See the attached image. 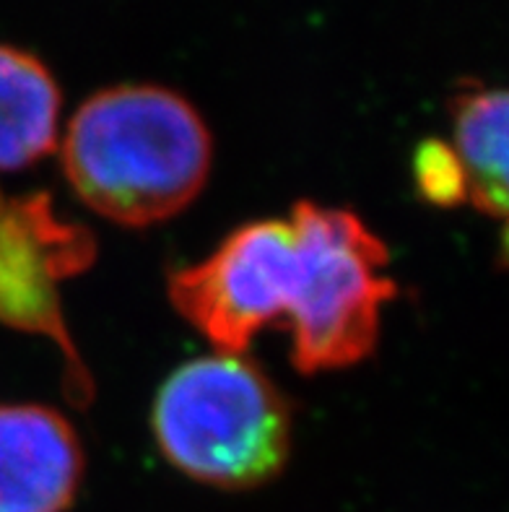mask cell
<instances>
[{
    "label": "cell",
    "mask_w": 509,
    "mask_h": 512,
    "mask_svg": "<svg viewBox=\"0 0 509 512\" xmlns=\"http://www.w3.org/2000/svg\"><path fill=\"white\" fill-rule=\"evenodd\" d=\"M289 221L297 234L291 362L304 375L354 367L374 351L382 307L398 294L387 245L346 208L299 201Z\"/></svg>",
    "instance_id": "obj_3"
},
{
    "label": "cell",
    "mask_w": 509,
    "mask_h": 512,
    "mask_svg": "<svg viewBox=\"0 0 509 512\" xmlns=\"http://www.w3.org/2000/svg\"><path fill=\"white\" fill-rule=\"evenodd\" d=\"M63 175L104 219L143 229L198 198L211 172L206 120L159 84H117L91 94L65 128Z\"/></svg>",
    "instance_id": "obj_1"
},
{
    "label": "cell",
    "mask_w": 509,
    "mask_h": 512,
    "mask_svg": "<svg viewBox=\"0 0 509 512\" xmlns=\"http://www.w3.org/2000/svg\"><path fill=\"white\" fill-rule=\"evenodd\" d=\"M97 260L94 234L65 221L47 193L6 201L0 214V323L50 338L63 354V388L73 406L94 398V380L73 344L63 315V284Z\"/></svg>",
    "instance_id": "obj_4"
},
{
    "label": "cell",
    "mask_w": 509,
    "mask_h": 512,
    "mask_svg": "<svg viewBox=\"0 0 509 512\" xmlns=\"http://www.w3.org/2000/svg\"><path fill=\"white\" fill-rule=\"evenodd\" d=\"M3 208H6V201H3V193H0V214H3Z\"/></svg>",
    "instance_id": "obj_10"
},
{
    "label": "cell",
    "mask_w": 509,
    "mask_h": 512,
    "mask_svg": "<svg viewBox=\"0 0 509 512\" xmlns=\"http://www.w3.org/2000/svg\"><path fill=\"white\" fill-rule=\"evenodd\" d=\"M452 143L468 180V203L486 216L507 214V94L465 84L450 102Z\"/></svg>",
    "instance_id": "obj_8"
},
{
    "label": "cell",
    "mask_w": 509,
    "mask_h": 512,
    "mask_svg": "<svg viewBox=\"0 0 509 512\" xmlns=\"http://www.w3.org/2000/svg\"><path fill=\"white\" fill-rule=\"evenodd\" d=\"M63 94L42 60L0 45V169H24L55 151Z\"/></svg>",
    "instance_id": "obj_7"
},
{
    "label": "cell",
    "mask_w": 509,
    "mask_h": 512,
    "mask_svg": "<svg viewBox=\"0 0 509 512\" xmlns=\"http://www.w3.org/2000/svg\"><path fill=\"white\" fill-rule=\"evenodd\" d=\"M413 182L426 203L439 208H455L468 203V180L450 143L426 138L413 154Z\"/></svg>",
    "instance_id": "obj_9"
},
{
    "label": "cell",
    "mask_w": 509,
    "mask_h": 512,
    "mask_svg": "<svg viewBox=\"0 0 509 512\" xmlns=\"http://www.w3.org/2000/svg\"><path fill=\"white\" fill-rule=\"evenodd\" d=\"M151 429L177 471L206 487H263L289 463L294 411L245 354L185 362L156 393Z\"/></svg>",
    "instance_id": "obj_2"
},
{
    "label": "cell",
    "mask_w": 509,
    "mask_h": 512,
    "mask_svg": "<svg viewBox=\"0 0 509 512\" xmlns=\"http://www.w3.org/2000/svg\"><path fill=\"white\" fill-rule=\"evenodd\" d=\"M169 302L219 354H245L286 318L297 289V234L289 219L250 221L206 260L169 276Z\"/></svg>",
    "instance_id": "obj_5"
},
{
    "label": "cell",
    "mask_w": 509,
    "mask_h": 512,
    "mask_svg": "<svg viewBox=\"0 0 509 512\" xmlns=\"http://www.w3.org/2000/svg\"><path fill=\"white\" fill-rule=\"evenodd\" d=\"M84 466L63 414L37 403L0 406V512H68Z\"/></svg>",
    "instance_id": "obj_6"
}]
</instances>
